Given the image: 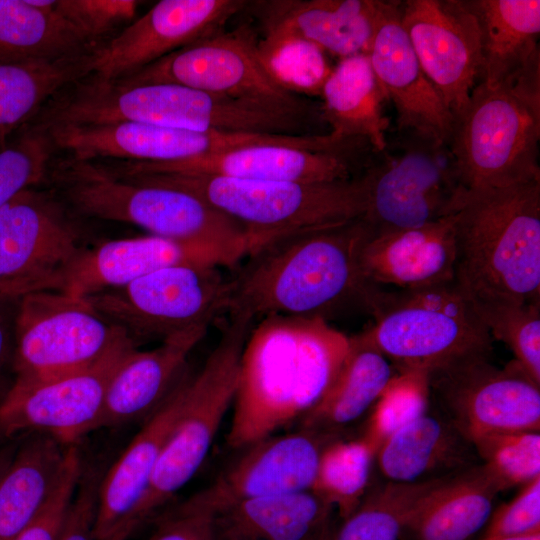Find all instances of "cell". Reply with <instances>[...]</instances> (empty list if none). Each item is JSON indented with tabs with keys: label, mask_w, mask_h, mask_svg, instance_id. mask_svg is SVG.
<instances>
[{
	"label": "cell",
	"mask_w": 540,
	"mask_h": 540,
	"mask_svg": "<svg viewBox=\"0 0 540 540\" xmlns=\"http://www.w3.org/2000/svg\"><path fill=\"white\" fill-rule=\"evenodd\" d=\"M220 266L187 264L163 268L85 299L136 339H166L210 324L226 313L228 279Z\"/></svg>",
	"instance_id": "11"
},
{
	"label": "cell",
	"mask_w": 540,
	"mask_h": 540,
	"mask_svg": "<svg viewBox=\"0 0 540 540\" xmlns=\"http://www.w3.org/2000/svg\"><path fill=\"white\" fill-rule=\"evenodd\" d=\"M188 378L187 373L182 375L121 456L103 474L94 525L95 540H103L125 523L134 521V512L182 410Z\"/></svg>",
	"instance_id": "25"
},
{
	"label": "cell",
	"mask_w": 540,
	"mask_h": 540,
	"mask_svg": "<svg viewBox=\"0 0 540 540\" xmlns=\"http://www.w3.org/2000/svg\"><path fill=\"white\" fill-rule=\"evenodd\" d=\"M138 526L135 521L127 522L103 540H126Z\"/></svg>",
	"instance_id": "50"
},
{
	"label": "cell",
	"mask_w": 540,
	"mask_h": 540,
	"mask_svg": "<svg viewBox=\"0 0 540 540\" xmlns=\"http://www.w3.org/2000/svg\"><path fill=\"white\" fill-rule=\"evenodd\" d=\"M262 60L272 75L292 93L320 94L333 69L322 49L301 40L280 45Z\"/></svg>",
	"instance_id": "42"
},
{
	"label": "cell",
	"mask_w": 540,
	"mask_h": 540,
	"mask_svg": "<svg viewBox=\"0 0 540 540\" xmlns=\"http://www.w3.org/2000/svg\"><path fill=\"white\" fill-rule=\"evenodd\" d=\"M334 512L311 490L248 499L213 513L214 540H319Z\"/></svg>",
	"instance_id": "29"
},
{
	"label": "cell",
	"mask_w": 540,
	"mask_h": 540,
	"mask_svg": "<svg viewBox=\"0 0 540 540\" xmlns=\"http://www.w3.org/2000/svg\"><path fill=\"white\" fill-rule=\"evenodd\" d=\"M480 33L479 82L540 85L539 0H466Z\"/></svg>",
	"instance_id": "26"
},
{
	"label": "cell",
	"mask_w": 540,
	"mask_h": 540,
	"mask_svg": "<svg viewBox=\"0 0 540 540\" xmlns=\"http://www.w3.org/2000/svg\"><path fill=\"white\" fill-rule=\"evenodd\" d=\"M71 445L33 433L0 481V540H15L38 516L67 467Z\"/></svg>",
	"instance_id": "31"
},
{
	"label": "cell",
	"mask_w": 540,
	"mask_h": 540,
	"mask_svg": "<svg viewBox=\"0 0 540 540\" xmlns=\"http://www.w3.org/2000/svg\"><path fill=\"white\" fill-rule=\"evenodd\" d=\"M375 461L385 480L398 483L436 480L481 463L472 442L430 404L383 441Z\"/></svg>",
	"instance_id": "28"
},
{
	"label": "cell",
	"mask_w": 540,
	"mask_h": 540,
	"mask_svg": "<svg viewBox=\"0 0 540 540\" xmlns=\"http://www.w3.org/2000/svg\"><path fill=\"white\" fill-rule=\"evenodd\" d=\"M53 148L44 129L28 124L0 149V209L21 191L48 178Z\"/></svg>",
	"instance_id": "40"
},
{
	"label": "cell",
	"mask_w": 540,
	"mask_h": 540,
	"mask_svg": "<svg viewBox=\"0 0 540 540\" xmlns=\"http://www.w3.org/2000/svg\"><path fill=\"white\" fill-rule=\"evenodd\" d=\"M320 95L322 117L331 134L364 139L376 152L385 147L390 126L384 109L388 99L367 54L341 59Z\"/></svg>",
	"instance_id": "32"
},
{
	"label": "cell",
	"mask_w": 540,
	"mask_h": 540,
	"mask_svg": "<svg viewBox=\"0 0 540 540\" xmlns=\"http://www.w3.org/2000/svg\"><path fill=\"white\" fill-rule=\"evenodd\" d=\"M187 264L232 267L237 262L224 251L208 245L154 235L111 240L84 249L71 269L63 292L85 298L154 271Z\"/></svg>",
	"instance_id": "23"
},
{
	"label": "cell",
	"mask_w": 540,
	"mask_h": 540,
	"mask_svg": "<svg viewBox=\"0 0 540 540\" xmlns=\"http://www.w3.org/2000/svg\"><path fill=\"white\" fill-rule=\"evenodd\" d=\"M83 251L76 224L54 195L21 191L0 209V300L63 291Z\"/></svg>",
	"instance_id": "12"
},
{
	"label": "cell",
	"mask_w": 540,
	"mask_h": 540,
	"mask_svg": "<svg viewBox=\"0 0 540 540\" xmlns=\"http://www.w3.org/2000/svg\"><path fill=\"white\" fill-rule=\"evenodd\" d=\"M472 444L481 464L503 491L540 476V432L491 433L472 440Z\"/></svg>",
	"instance_id": "39"
},
{
	"label": "cell",
	"mask_w": 540,
	"mask_h": 540,
	"mask_svg": "<svg viewBox=\"0 0 540 540\" xmlns=\"http://www.w3.org/2000/svg\"><path fill=\"white\" fill-rule=\"evenodd\" d=\"M83 465L76 445L71 446L65 472L55 491L33 522L15 540H58L76 492Z\"/></svg>",
	"instance_id": "44"
},
{
	"label": "cell",
	"mask_w": 540,
	"mask_h": 540,
	"mask_svg": "<svg viewBox=\"0 0 540 540\" xmlns=\"http://www.w3.org/2000/svg\"><path fill=\"white\" fill-rule=\"evenodd\" d=\"M6 300H0V304ZM10 355V334L7 321L0 312V372Z\"/></svg>",
	"instance_id": "49"
},
{
	"label": "cell",
	"mask_w": 540,
	"mask_h": 540,
	"mask_svg": "<svg viewBox=\"0 0 540 540\" xmlns=\"http://www.w3.org/2000/svg\"><path fill=\"white\" fill-rule=\"evenodd\" d=\"M396 374L392 363L361 333L350 337L336 377L299 421V428L338 435L374 406Z\"/></svg>",
	"instance_id": "33"
},
{
	"label": "cell",
	"mask_w": 540,
	"mask_h": 540,
	"mask_svg": "<svg viewBox=\"0 0 540 540\" xmlns=\"http://www.w3.org/2000/svg\"><path fill=\"white\" fill-rule=\"evenodd\" d=\"M52 0H0V64L56 60L96 49Z\"/></svg>",
	"instance_id": "35"
},
{
	"label": "cell",
	"mask_w": 540,
	"mask_h": 540,
	"mask_svg": "<svg viewBox=\"0 0 540 540\" xmlns=\"http://www.w3.org/2000/svg\"><path fill=\"white\" fill-rule=\"evenodd\" d=\"M17 445L12 441V438H6L0 434V481L8 469Z\"/></svg>",
	"instance_id": "48"
},
{
	"label": "cell",
	"mask_w": 540,
	"mask_h": 540,
	"mask_svg": "<svg viewBox=\"0 0 540 540\" xmlns=\"http://www.w3.org/2000/svg\"><path fill=\"white\" fill-rule=\"evenodd\" d=\"M242 0H162L95 49L91 76L126 77L197 40L221 32Z\"/></svg>",
	"instance_id": "20"
},
{
	"label": "cell",
	"mask_w": 540,
	"mask_h": 540,
	"mask_svg": "<svg viewBox=\"0 0 540 540\" xmlns=\"http://www.w3.org/2000/svg\"><path fill=\"white\" fill-rule=\"evenodd\" d=\"M367 312L374 322L361 334L397 373L426 374L492 351L488 329L455 280L414 290L377 286Z\"/></svg>",
	"instance_id": "6"
},
{
	"label": "cell",
	"mask_w": 540,
	"mask_h": 540,
	"mask_svg": "<svg viewBox=\"0 0 540 540\" xmlns=\"http://www.w3.org/2000/svg\"><path fill=\"white\" fill-rule=\"evenodd\" d=\"M94 51L56 60L0 64V149L57 93L92 73Z\"/></svg>",
	"instance_id": "34"
},
{
	"label": "cell",
	"mask_w": 540,
	"mask_h": 540,
	"mask_svg": "<svg viewBox=\"0 0 540 540\" xmlns=\"http://www.w3.org/2000/svg\"><path fill=\"white\" fill-rule=\"evenodd\" d=\"M188 192L238 222L249 252L279 239L346 223L364 214L359 176L323 183L268 181L202 174H120Z\"/></svg>",
	"instance_id": "5"
},
{
	"label": "cell",
	"mask_w": 540,
	"mask_h": 540,
	"mask_svg": "<svg viewBox=\"0 0 540 540\" xmlns=\"http://www.w3.org/2000/svg\"><path fill=\"white\" fill-rule=\"evenodd\" d=\"M373 230L362 218L291 235L247 255L228 279L226 313L319 317L367 311L377 287L366 280L361 252Z\"/></svg>",
	"instance_id": "1"
},
{
	"label": "cell",
	"mask_w": 540,
	"mask_h": 540,
	"mask_svg": "<svg viewBox=\"0 0 540 540\" xmlns=\"http://www.w3.org/2000/svg\"><path fill=\"white\" fill-rule=\"evenodd\" d=\"M103 474L96 469L82 471L58 540H95L99 486Z\"/></svg>",
	"instance_id": "46"
},
{
	"label": "cell",
	"mask_w": 540,
	"mask_h": 540,
	"mask_svg": "<svg viewBox=\"0 0 540 540\" xmlns=\"http://www.w3.org/2000/svg\"><path fill=\"white\" fill-rule=\"evenodd\" d=\"M428 407L426 374L397 373L372 407L362 435L379 449L392 432L420 416Z\"/></svg>",
	"instance_id": "41"
},
{
	"label": "cell",
	"mask_w": 540,
	"mask_h": 540,
	"mask_svg": "<svg viewBox=\"0 0 540 540\" xmlns=\"http://www.w3.org/2000/svg\"><path fill=\"white\" fill-rule=\"evenodd\" d=\"M136 342L126 335L101 360L83 370L47 381L15 383L0 402V434L49 435L75 445L95 431L109 383Z\"/></svg>",
	"instance_id": "15"
},
{
	"label": "cell",
	"mask_w": 540,
	"mask_h": 540,
	"mask_svg": "<svg viewBox=\"0 0 540 540\" xmlns=\"http://www.w3.org/2000/svg\"><path fill=\"white\" fill-rule=\"evenodd\" d=\"M373 147L355 138L332 149L259 144L173 162L109 163L118 174H202L230 178L323 183L358 177Z\"/></svg>",
	"instance_id": "16"
},
{
	"label": "cell",
	"mask_w": 540,
	"mask_h": 540,
	"mask_svg": "<svg viewBox=\"0 0 540 540\" xmlns=\"http://www.w3.org/2000/svg\"><path fill=\"white\" fill-rule=\"evenodd\" d=\"M367 55L395 107L396 128L449 141L453 116L414 53L401 24L400 1H381Z\"/></svg>",
	"instance_id": "21"
},
{
	"label": "cell",
	"mask_w": 540,
	"mask_h": 540,
	"mask_svg": "<svg viewBox=\"0 0 540 540\" xmlns=\"http://www.w3.org/2000/svg\"><path fill=\"white\" fill-rule=\"evenodd\" d=\"M207 328L176 333L151 350L131 351L109 383L96 430L151 415L185 373L187 358Z\"/></svg>",
	"instance_id": "27"
},
{
	"label": "cell",
	"mask_w": 540,
	"mask_h": 540,
	"mask_svg": "<svg viewBox=\"0 0 540 540\" xmlns=\"http://www.w3.org/2000/svg\"><path fill=\"white\" fill-rule=\"evenodd\" d=\"M483 537L521 534L540 529V476L523 485L508 503L492 512Z\"/></svg>",
	"instance_id": "45"
},
{
	"label": "cell",
	"mask_w": 540,
	"mask_h": 540,
	"mask_svg": "<svg viewBox=\"0 0 540 540\" xmlns=\"http://www.w3.org/2000/svg\"><path fill=\"white\" fill-rule=\"evenodd\" d=\"M400 20L414 53L456 117L480 79V33L466 0L400 1Z\"/></svg>",
	"instance_id": "17"
},
{
	"label": "cell",
	"mask_w": 540,
	"mask_h": 540,
	"mask_svg": "<svg viewBox=\"0 0 540 540\" xmlns=\"http://www.w3.org/2000/svg\"><path fill=\"white\" fill-rule=\"evenodd\" d=\"M245 316L230 317L201 370L188 378L184 403L133 520L142 523L195 475L233 404L242 350L254 326Z\"/></svg>",
	"instance_id": "9"
},
{
	"label": "cell",
	"mask_w": 540,
	"mask_h": 540,
	"mask_svg": "<svg viewBox=\"0 0 540 540\" xmlns=\"http://www.w3.org/2000/svg\"><path fill=\"white\" fill-rule=\"evenodd\" d=\"M262 28L261 58L294 40L312 43L341 59L367 54L379 0H271L253 3Z\"/></svg>",
	"instance_id": "22"
},
{
	"label": "cell",
	"mask_w": 540,
	"mask_h": 540,
	"mask_svg": "<svg viewBox=\"0 0 540 540\" xmlns=\"http://www.w3.org/2000/svg\"><path fill=\"white\" fill-rule=\"evenodd\" d=\"M471 300L492 339L505 343L514 361L540 385V302Z\"/></svg>",
	"instance_id": "38"
},
{
	"label": "cell",
	"mask_w": 540,
	"mask_h": 540,
	"mask_svg": "<svg viewBox=\"0 0 540 540\" xmlns=\"http://www.w3.org/2000/svg\"><path fill=\"white\" fill-rule=\"evenodd\" d=\"M15 383L47 381L92 366L129 335L85 299L42 291L18 300Z\"/></svg>",
	"instance_id": "10"
},
{
	"label": "cell",
	"mask_w": 540,
	"mask_h": 540,
	"mask_svg": "<svg viewBox=\"0 0 540 540\" xmlns=\"http://www.w3.org/2000/svg\"><path fill=\"white\" fill-rule=\"evenodd\" d=\"M448 477L417 483L386 480L369 487L357 508L334 529L333 540H400L420 501Z\"/></svg>",
	"instance_id": "36"
},
{
	"label": "cell",
	"mask_w": 540,
	"mask_h": 540,
	"mask_svg": "<svg viewBox=\"0 0 540 540\" xmlns=\"http://www.w3.org/2000/svg\"><path fill=\"white\" fill-rule=\"evenodd\" d=\"M113 81L176 84L302 116L305 111L304 104L269 71L258 40L247 27L197 40Z\"/></svg>",
	"instance_id": "13"
},
{
	"label": "cell",
	"mask_w": 540,
	"mask_h": 540,
	"mask_svg": "<svg viewBox=\"0 0 540 540\" xmlns=\"http://www.w3.org/2000/svg\"><path fill=\"white\" fill-rule=\"evenodd\" d=\"M456 256L453 214L419 227L373 233L360 262L371 284L414 290L454 281Z\"/></svg>",
	"instance_id": "24"
},
{
	"label": "cell",
	"mask_w": 540,
	"mask_h": 540,
	"mask_svg": "<svg viewBox=\"0 0 540 540\" xmlns=\"http://www.w3.org/2000/svg\"><path fill=\"white\" fill-rule=\"evenodd\" d=\"M540 87L481 82L454 117L449 145L467 190L540 180Z\"/></svg>",
	"instance_id": "7"
},
{
	"label": "cell",
	"mask_w": 540,
	"mask_h": 540,
	"mask_svg": "<svg viewBox=\"0 0 540 540\" xmlns=\"http://www.w3.org/2000/svg\"><path fill=\"white\" fill-rule=\"evenodd\" d=\"M377 451L363 435L338 438L323 448L311 491L328 502L342 520L367 493Z\"/></svg>",
	"instance_id": "37"
},
{
	"label": "cell",
	"mask_w": 540,
	"mask_h": 540,
	"mask_svg": "<svg viewBox=\"0 0 540 540\" xmlns=\"http://www.w3.org/2000/svg\"><path fill=\"white\" fill-rule=\"evenodd\" d=\"M139 4L135 0H52L51 8L98 47L116 28L133 22Z\"/></svg>",
	"instance_id": "43"
},
{
	"label": "cell",
	"mask_w": 540,
	"mask_h": 540,
	"mask_svg": "<svg viewBox=\"0 0 540 540\" xmlns=\"http://www.w3.org/2000/svg\"><path fill=\"white\" fill-rule=\"evenodd\" d=\"M40 128L47 132L55 148L84 161L173 162L279 142L275 134L200 132L134 122L56 124Z\"/></svg>",
	"instance_id": "18"
},
{
	"label": "cell",
	"mask_w": 540,
	"mask_h": 540,
	"mask_svg": "<svg viewBox=\"0 0 540 540\" xmlns=\"http://www.w3.org/2000/svg\"><path fill=\"white\" fill-rule=\"evenodd\" d=\"M350 337L319 317L268 316L244 344L226 442L232 449L300 421L324 396Z\"/></svg>",
	"instance_id": "2"
},
{
	"label": "cell",
	"mask_w": 540,
	"mask_h": 540,
	"mask_svg": "<svg viewBox=\"0 0 540 540\" xmlns=\"http://www.w3.org/2000/svg\"><path fill=\"white\" fill-rule=\"evenodd\" d=\"M333 532H334V528L331 529L328 533H326L322 538H320L319 540H333Z\"/></svg>",
	"instance_id": "51"
},
{
	"label": "cell",
	"mask_w": 540,
	"mask_h": 540,
	"mask_svg": "<svg viewBox=\"0 0 540 540\" xmlns=\"http://www.w3.org/2000/svg\"><path fill=\"white\" fill-rule=\"evenodd\" d=\"M429 404L471 442L491 433L540 431V385L513 360L463 359L426 373Z\"/></svg>",
	"instance_id": "14"
},
{
	"label": "cell",
	"mask_w": 540,
	"mask_h": 540,
	"mask_svg": "<svg viewBox=\"0 0 540 540\" xmlns=\"http://www.w3.org/2000/svg\"><path fill=\"white\" fill-rule=\"evenodd\" d=\"M454 223V280L471 299L540 302V180L466 190Z\"/></svg>",
	"instance_id": "3"
},
{
	"label": "cell",
	"mask_w": 540,
	"mask_h": 540,
	"mask_svg": "<svg viewBox=\"0 0 540 540\" xmlns=\"http://www.w3.org/2000/svg\"><path fill=\"white\" fill-rule=\"evenodd\" d=\"M48 178L63 200L83 216L129 223L154 236L208 245L237 263L248 255L244 228L183 190L135 182L99 161L71 157L51 164Z\"/></svg>",
	"instance_id": "4"
},
{
	"label": "cell",
	"mask_w": 540,
	"mask_h": 540,
	"mask_svg": "<svg viewBox=\"0 0 540 540\" xmlns=\"http://www.w3.org/2000/svg\"><path fill=\"white\" fill-rule=\"evenodd\" d=\"M213 514L188 499L160 519L150 540H214Z\"/></svg>",
	"instance_id": "47"
},
{
	"label": "cell",
	"mask_w": 540,
	"mask_h": 540,
	"mask_svg": "<svg viewBox=\"0 0 540 540\" xmlns=\"http://www.w3.org/2000/svg\"><path fill=\"white\" fill-rule=\"evenodd\" d=\"M390 129L359 175L362 218L374 234L419 227L453 215L463 193L448 141Z\"/></svg>",
	"instance_id": "8"
},
{
	"label": "cell",
	"mask_w": 540,
	"mask_h": 540,
	"mask_svg": "<svg viewBox=\"0 0 540 540\" xmlns=\"http://www.w3.org/2000/svg\"><path fill=\"white\" fill-rule=\"evenodd\" d=\"M338 438L299 428L257 440L188 500L213 514L248 499L309 491L323 448Z\"/></svg>",
	"instance_id": "19"
},
{
	"label": "cell",
	"mask_w": 540,
	"mask_h": 540,
	"mask_svg": "<svg viewBox=\"0 0 540 540\" xmlns=\"http://www.w3.org/2000/svg\"><path fill=\"white\" fill-rule=\"evenodd\" d=\"M502 491L481 463L454 474L420 501L400 540H468L488 522Z\"/></svg>",
	"instance_id": "30"
}]
</instances>
